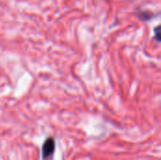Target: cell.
Returning <instances> with one entry per match:
<instances>
[{"mask_svg":"<svg viewBox=\"0 0 161 160\" xmlns=\"http://www.w3.org/2000/svg\"><path fill=\"white\" fill-rule=\"evenodd\" d=\"M159 29H160V26H158L157 28H156V35H157V40L159 41Z\"/></svg>","mask_w":161,"mask_h":160,"instance_id":"7a4b0ae2","label":"cell"},{"mask_svg":"<svg viewBox=\"0 0 161 160\" xmlns=\"http://www.w3.org/2000/svg\"><path fill=\"white\" fill-rule=\"evenodd\" d=\"M55 141L52 138H49L44 141L42 153V160H52L55 153Z\"/></svg>","mask_w":161,"mask_h":160,"instance_id":"6da1fadb","label":"cell"}]
</instances>
